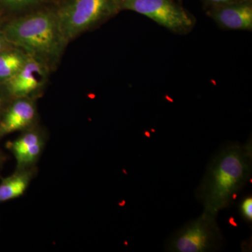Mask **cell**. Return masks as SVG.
Listing matches in <instances>:
<instances>
[{"mask_svg":"<svg viewBox=\"0 0 252 252\" xmlns=\"http://www.w3.org/2000/svg\"><path fill=\"white\" fill-rule=\"evenodd\" d=\"M207 16L225 31H252V0H241L206 9Z\"/></svg>","mask_w":252,"mask_h":252,"instance_id":"obj_7","label":"cell"},{"mask_svg":"<svg viewBox=\"0 0 252 252\" xmlns=\"http://www.w3.org/2000/svg\"><path fill=\"white\" fill-rule=\"evenodd\" d=\"M252 171L251 138L245 145L237 142L222 145L207 164L195 190L203 213L217 217L220 210L228 208L251 178Z\"/></svg>","mask_w":252,"mask_h":252,"instance_id":"obj_1","label":"cell"},{"mask_svg":"<svg viewBox=\"0 0 252 252\" xmlns=\"http://www.w3.org/2000/svg\"><path fill=\"white\" fill-rule=\"evenodd\" d=\"M35 104L30 97L16 98L0 119V138L36 126Z\"/></svg>","mask_w":252,"mask_h":252,"instance_id":"obj_9","label":"cell"},{"mask_svg":"<svg viewBox=\"0 0 252 252\" xmlns=\"http://www.w3.org/2000/svg\"><path fill=\"white\" fill-rule=\"evenodd\" d=\"M4 41L3 40L2 38L0 36V52L4 49Z\"/></svg>","mask_w":252,"mask_h":252,"instance_id":"obj_16","label":"cell"},{"mask_svg":"<svg viewBox=\"0 0 252 252\" xmlns=\"http://www.w3.org/2000/svg\"><path fill=\"white\" fill-rule=\"evenodd\" d=\"M27 57L17 52L0 54V79H8L21 69Z\"/></svg>","mask_w":252,"mask_h":252,"instance_id":"obj_11","label":"cell"},{"mask_svg":"<svg viewBox=\"0 0 252 252\" xmlns=\"http://www.w3.org/2000/svg\"><path fill=\"white\" fill-rule=\"evenodd\" d=\"M47 140L46 132L34 126L22 131L15 140L6 142V149L16 159V170L36 167L45 149Z\"/></svg>","mask_w":252,"mask_h":252,"instance_id":"obj_6","label":"cell"},{"mask_svg":"<svg viewBox=\"0 0 252 252\" xmlns=\"http://www.w3.org/2000/svg\"><path fill=\"white\" fill-rule=\"evenodd\" d=\"M8 4L11 6L21 7V6H27V5L34 4L40 0H5Z\"/></svg>","mask_w":252,"mask_h":252,"instance_id":"obj_14","label":"cell"},{"mask_svg":"<svg viewBox=\"0 0 252 252\" xmlns=\"http://www.w3.org/2000/svg\"><path fill=\"white\" fill-rule=\"evenodd\" d=\"M45 79L44 67L32 58L26 62L14 76L7 80V89L15 98L29 97L43 85Z\"/></svg>","mask_w":252,"mask_h":252,"instance_id":"obj_8","label":"cell"},{"mask_svg":"<svg viewBox=\"0 0 252 252\" xmlns=\"http://www.w3.org/2000/svg\"><path fill=\"white\" fill-rule=\"evenodd\" d=\"M6 39L35 57L54 58L64 42L55 14L39 12L16 20L5 29Z\"/></svg>","mask_w":252,"mask_h":252,"instance_id":"obj_2","label":"cell"},{"mask_svg":"<svg viewBox=\"0 0 252 252\" xmlns=\"http://www.w3.org/2000/svg\"><path fill=\"white\" fill-rule=\"evenodd\" d=\"M223 244V233L217 217L203 212L174 233L167 242L166 249L171 252H215Z\"/></svg>","mask_w":252,"mask_h":252,"instance_id":"obj_4","label":"cell"},{"mask_svg":"<svg viewBox=\"0 0 252 252\" xmlns=\"http://www.w3.org/2000/svg\"><path fill=\"white\" fill-rule=\"evenodd\" d=\"M241 1V0H203L205 9L214 7V6H220L229 3L235 2V1Z\"/></svg>","mask_w":252,"mask_h":252,"instance_id":"obj_13","label":"cell"},{"mask_svg":"<svg viewBox=\"0 0 252 252\" xmlns=\"http://www.w3.org/2000/svg\"><path fill=\"white\" fill-rule=\"evenodd\" d=\"M37 172L36 166L23 170H15L12 175L1 178L0 182V203L20 198L24 195Z\"/></svg>","mask_w":252,"mask_h":252,"instance_id":"obj_10","label":"cell"},{"mask_svg":"<svg viewBox=\"0 0 252 252\" xmlns=\"http://www.w3.org/2000/svg\"><path fill=\"white\" fill-rule=\"evenodd\" d=\"M6 160H7V157L5 155L3 151L0 149V172H1V168Z\"/></svg>","mask_w":252,"mask_h":252,"instance_id":"obj_15","label":"cell"},{"mask_svg":"<svg viewBox=\"0 0 252 252\" xmlns=\"http://www.w3.org/2000/svg\"><path fill=\"white\" fill-rule=\"evenodd\" d=\"M3 104H4V102H3V99L0 97V112H1V109L3 108Z\"/></svg>","mask_w":252,"mask_h":252,"instance_id":"obj_17","label":"cell"},{"mask_svg":"<svg viewBox=\"0 0 252 252\" xmlns=\"http://www.w3.org/2000/svg\"><path fill=\"white\" fill-rule=\"evenodd\" d=\"M121 9L149 18L159 26L179 34L193 29L195 20L175 0H120Z\"/></svg>","mask_w":252,"mask_h":252,"instance_id":"obj_5","label":"cell"},{"mask_svg":"<svg viewBox=\"0 0 252 252\" xmlns=\"http://www.w3.org/2000/svg\"><path fill=\"white\" fill-rule=\"evenodd\" d=\"M240 214L244 220L252 223V195L244 199L240 204Z\"/></svg>","mask_w":252,"mask_h":252,"instance_id":"obj_12","label":"cell"},{"mask_svg":"<svg viewBox=\"0 0 252 252\" xmlns=\"http://www.w3.org/2000/svg\"><path fill=\"white\" fill-rule=\"evenodd\" d=\"M121 10L120 0H69L56 15L64 44Z\"/></svg>","mask_w":252,"mask_h":252,"instance_id":"obj_3","label":"cell"}]
</instances>
